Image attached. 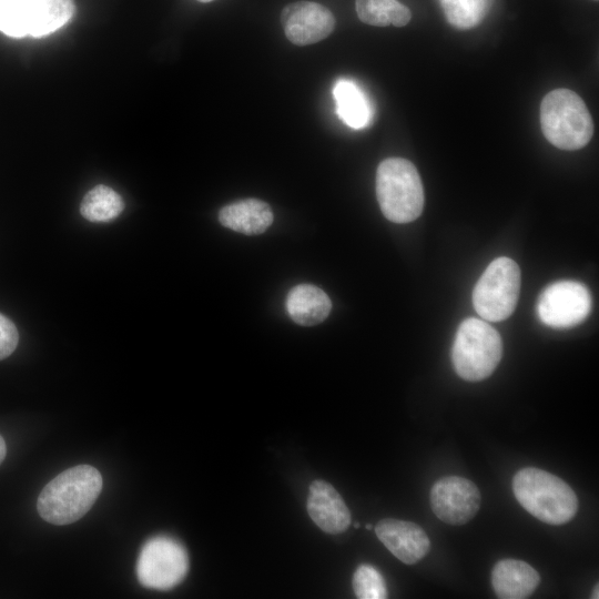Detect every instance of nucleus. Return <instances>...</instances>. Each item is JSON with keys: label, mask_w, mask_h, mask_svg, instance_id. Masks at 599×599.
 Listing matches in <instances>:
<instances>
[{"label": "nucleus", "mask_w": 599, "mask_h": 599, "mask_svg": "<svg viewBox=\"0 0 599 599\" xmlns=\"http://www.w3.org/2000/svg\"><path fill=\"white\" fill-rule=\"evenodd\" d=\"M102 486V476L93 466L79 465L65 469L40 493L38 512L49 524H72L91 509Z\"/></svg>", "instance_id": "1"}, {"label": "nucleus", "mask_w": 599, "mask_h": 599, "mask_svg": "<svg viewBox=\"0 0 599 599\" xmlns=\"http://www.w3.org/2000/svg\"><path fill=\"white\" fill-rule=\"evenodd\" d=\"M512 490L518 502L534 517L550 525L571 520L578 510V498L561 478L539 468L520 469Z\"/></svg>", "instance_id": "2"}, {"label": "nucleus", "mask_w": 599, "mask_h": 599, "mask_svg": "<svg viewBox=\"0 0 599 599\" xmlns=\"http://www.w3.org/2000/svg\"><path fill=\"white\" fill-rule=\"evenodd\" d=\"M376 196L384 216L394 223L416 220L424 209V187L415 165L403 158L382 161L376 171Z\"/></svg>", "instance_id": "3"}, {"label": "nucleus", "mask_w": 599, "mask_h": 599, "mask_svg": "<svg viewBox=\"0 0 599 599\" xmlns=\"http://www.w3.org/2000/svg\"><path fill=\"white\" fill-rule=\"evenodd\" d=\"M540 125L556 148L573 151L586 146L593 135V121L583 100L568 89L547 93L540 104Z\"/></svg>", "instance_id": "4"}, {"label": "nucleus", "mask_w": 599, "mask_h": 599, "mask_svg": "<svg viewBox=\"0 0 599 599\" xmlns=\"http://www.w3.org/2000/svg\"><path fill=\"white\" fill-rule=\"evenodd\" d=\"M501 355L500 335L486 321L470 317L459 325L451 347L453 366L459 377L469 382L487 378Z\"/></svg>", "instance_id": "5"}, {"label": "nucleus", "mask_w": 599, "mask_h": 599, "mask_svg": "<svg viewBox=\"0 0 599 599\" xmlns=\"http://www.w3.org/2000/svg\"><path fill=\"white\" fill-rule=\"evenodd\" d=\"M74 11L73 0H0V32L44 37L68 23Z\"/></svg>", "instance_id": "6"}, {"label": "nucleus", "mask_w": 599, "mask_h": 599, "mask_svg": "<svg viewBox=\"0 0 599 599\" xmlns=\"http://www.w3.org/2000/svg\"><path fill=\"white\" fill-rule=\"evenodd\" d=\"M520 268L506 256L495 258L484 271L473 291V305L480 317L500 322L509 317L518 302Z\"/></svg>", "instance_id": "7"}, {"label": "nucleus", "mask_w": 599, "mask_h": 599, "mask_svg": "<svg viewBox=\"0 0 599 599\" xmlns=\"http://www.w3.org/2000/svg\"><path fill=\"white\" fill-rule=\"evenodd\" d=\"M189 556L184 546L169 536H155L141 548L136 561L140 583L150 589L169 590L185 578Z\"/></svg>", "instance_id": "8"}, {"label": "nucleus", "mask_w": 599, "mask_h": 599, "mask_svg": "<svg viewBox=\"0 0 599 599\" xmlns=\"http://www.w3.org/2000/svg\"><path fill=\"white\" fill-rule=\"evenodd\" d=\"M592 308V297L577 281H558L548 285L539 295V319L552 328H569L582 323Z\"/></svg>", "instance_id": "9"}, {"label": "nucleus", "mask_w": 599, "mask_h": 599, "mask_svg": "<svg viewBox=\"0 0 599 599\" xmlns=\"http://www.w3.org/2000/svg\"><path fill=\"white\" fill-rule=\"evenodd\" d=\"M480 493L477 486L459 476H447L436 481L430 490V506L441 521L464 525L478 511Z\"/></svg>", "instance_id": "10"}, {"label": "nucleus", "mask_w": 599, "mask_h": 599, "mask_svg": "<svg viewBox=\"0 0 599 599\" xmlns=\"http://www.w3.org/2000/svg\"><path fill=\"white\" fill-rule=\"evenodd\" d=\"M281 20L286 38L301 47L325 39L335 27L333 13L326 7L312 1L287 4L282 10Z\"/></svg>", "instance_id": "11"}, {"label": "nucleus", "mask_w": 599, "mask_h": 599, "mask_svg": "<svg viewBox=\"0 0 599 599\" xmlns=\"http://www.w3.org/2000/svg\"><path fill=\"white\" fill-rule=\"evenodd\" d=\"M375 532L382 544L400 561L413 565L429 551L430 542L418 525L393 518L378 521Z\"/></svg>", "instance_id": "12"}, {"label": "nucleus", "mask_w": 599, "mask_h": 599, "mask_svg": "<svg viewBox=\"0 0 599 599\" xmlns=\"http://www.w3.org/2000/svg\"><path fill=\"white\" fill-rule=\"evenodd\" d=\"M307 511L325 532L339 534L351 524V512L338 491L327 481L314 480L308 490Z\"/></svg>", "instance_id": "13"}, {"label": "nucleus", "mask_w": 599, "mask_h": 599, "mask_svg": "<svg viewBox=\"0 0 599 599\" xmlns=\"http://www.w3.org/2000/svg\"><path fill=\"white\" fill-rule=\"evenodd\" d=\"M539 582V573L522 560L502 559L491 571L493 588L501 599L528 598Z\"/></svg>", "instance_id": "14"}, {"label": "nucleus", "mask_w": 599, "mask_h": 599, "mask_svg": "<svg viewBox=\"0 0 599 599\" xmlns=\"http://www.w3.org/2000/svg\"><path fill=\"white\" fill-rule=\"evenodd\" d=\"M271 206L258 199L235 201L220 210V223L235 232L246 235L264 233L273 223Z\"/></svg>", "instance_id": "15"}, {"label": "nucleus", "mask_w": 599, "mask_h": 599, "mask_svg": "<svg viewBox=\"0 0 599 599\" xmlns=\"http://www.w3.org/2000/svg\"><path fill=\"white\" fill-rule=\"evenodd\" d=\"M285 306L296 324L312 326L328 316L332 302L322 288L312 284H298L288 292Z\"/></svg>", "instance_id": "16"}, {"label": "nucleus", "mask_w": 599, "mask_h": 599, "mask_svg": "<svg viewBox=\"0 0 599 599\" xmlns=\"http://www.w3.org/2000/svg\"><path fill=\"white\" fill-rule=\"evenodd\" d=\"M333 95L338 118L349 128L359 130L366 128L373 119V106L362 90L353 80L341 78L336 81Z\"/></svg>", "instance_id": "17"}, {"label": "nucleus", "mask_w": 599, "mask_h": 599, "mask_svg": "<svg viewBox=\"0 0 599 599\" xmlns=\"http://www.w3.org/2000/svg\"><path fill=\"white\" fill-rule=\"evenodd\" d=\"M123 207V200L114 190L97 185L83 197L80 212L91 222H108L120 215Z\"/></svg>", "instance_id": "18"}, {"label": "nucleus", "mask_w": 599, "mask_h": 599, "mask_svg": "<svg viewBox=\"0 0 599 599\" xmlns=\"http://www.w3.org/2000/svg\"><path fill=\"white\" fill-rule=\"evenodd\" d=\"M448 22L461 30L478 26L486 17L491 0H439Z\"/></svg>", "instance_id": "19"}, {"label": "nucleus", "mask_w": 599, "mask_h": 599, "mask_svg": "<svg viewBox=\"0 0 599 599\" xmlns=\"http://www.w3.org/2000/svg\"><path fill=\"white\" fill-rule=\"evenodd\" d=\"M353 589L359 599L387 598V588L382 573L370 565H361L353 576Z\"/></svg>", "instance_id": "20"}, {"label": "nucleus", "mask_w": 599, "mask_h": 599, "mask_svg": "<svg viewBox=\"0 0 599 599\" xmlns=\"http://www.w3.org/2000/svg\"><path fill=\"white\" fill-rule=\"evenodd\" d=\"M396 0H356L355 7L359 20L375 27L389 23V11Z\"/></svg>", "instance_id": "21"}, {"label": "nucleus", "mask_w": 599, "mask_h": 599, "mask_svg": "<svg viewBox=\"0 0 599 599\" xmlns=\"http://www.w3.org/2000/svg\"><path fill=\"white\" fill-rule=\"evenodd\" d=\"M19 342V334L14 324L0 314V361L13 353Z\"/></svg>", "instance_id": "22"}, {"label": "nucleus", "mask_w": 599, "mask_h": 599, "mask_svg": "<svg viewBox=\"0 0 599 599\" xmlns=\"http://www.w3.org/2000/svg\"><path fill=\"white\" fill-rule=\"evenodd\" d=\"M410 18V10L396 0L389 11V23L395 27H404L409 22Z\"/></svg>", "instance_id": "23"}, {"label": "nucleus", "mask_w": 599, "mask_h": 599, "mask_svg": "<svg viewBox=\"0 0 599 599\" xmlns=\"http://www.w3.org/2000/svg\"><path fill=\"white\" fill-rule=\"evenodd\" d=\"M7 454V446L3 437L0 435V464L3 461Z\"/></svg>", "instance_id": "24"}, {"label": "nucleus", "mask_w": 599, "mask_h": 599, "mask_svg": "<svg viewBox=\"0 0 599 599\" xmlns=\"http://www.w3.org/2000/svg\"><path fill=\"white\" fill-rule=\"evenodd\" d=\"M598 589H599V587H598V585H596V587H595V589H593V591H592V598H595V599H598V598H599Z\"/></svg>", "instance_id": "25"}, {"label": "nucleus", "mask_w": 599, "mask_h": 599, "mask_svg": "<svg viewBox=\"0 0 599 599\" xmlns=\"http://www.w3.org/2000/svg\"><path fill=\"white\" fill-rule=\"evenodd\" d=\"M365 528L368 529V530H370V529L373 528V526L369 525V524H367V525L365 526Z\"/></svg>", "instance_id": "26"}, {"label": "nucleus", "mask_w": 599, "mask_h": 599, "mask_svg": "<svg viewBox=\"0 0 599 599\" xmlns=\"http://www.w3.org/2000/svg\"><path fill=\"white\" fill-rule=\"evenodd\" d=\"M200 2H210V1H213V0H197Z\"/></svg>", "instance_id": "27"}, {"label": "nucleus", "mask_w": 599, "mask_h": 599, "mask_svg": "<svg viewBox=\"0 0 599 599\" xmlns=\"http://www.w3.org/2000/svg\"><path fill=\"white\" fill-rule=\"evenodd\" d=\"M354 527H355V528H359V524H358V522H355V524H354Z\"/></svg>", "instance_id": "28"}]
</instances>
